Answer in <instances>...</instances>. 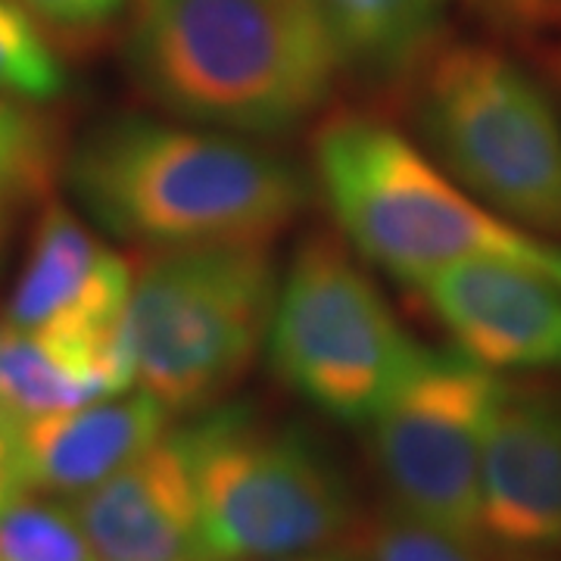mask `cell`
Listing matches in <instances>:
<instances>
[{
    "instance_id": "cell-12",
    "label": "cell",
    "mask_w": 561,
    "mask_h": 561,
    "mask_svg": "<svg viewBox=\"0 0 561 561\" xmlns=\"http://www.w3.org/2000/svg\"><path fill=\"white\" fill-rule=\"evenodd\" d=\"M98 561H206L191 459L162 434L106 481L69 500Z\"/></svg>"
},
{
    "instance_id": "cell-24",
    "label": "cell",
    "mask_w": 561,
    "mask_h": 561,
    "mask_svg": "<svg viewBox=\"0 0 561 561\" xmlns=\"http://www.w3.org/2000/svg\"><path fill=\"white\" fill-rule=\"evenodd\" d=\"M7 203H0V241H3V231H7Z\"/></svg>"
},
{
    "instance_id": "cell-18",
    "label": "cell",
    "mask_w": 561,
    "mask_h": 561,
    "mask_svg": "<svg viewBox=\"0 0 561 561\" xmlns=\"http://www.w3.org/2000/svg\"><path fill=\"white\" fill-rule=\"evenodd\" d=\"M66 91V69L20 0H0V94L13 101H54Z\"/></svg>"
},
{
    "instance_id": "cell-15",
    "label": "cell",
    "mask_w": 561,
    "mask_h": 561,
    "mask_svg": "<svg viewBox=\"0 0 561 561\" xmlns=\"http://www.w3.org/2000/svg\"><path fill=\"white\" fill-rule=\"evenodd\" d=\"M343 69L378 81L415 76L443 44L446 0H316Z\"/></svg>"
},
{
    "instance_id": "cell-6",
    "label": "cell",
    "mask_w": 561,
    "mask_h": 561,
    "mask_svg": "<svg viewBox=\"0 0 561 561\" xmlns=\"http://www.w3.org/2000/svg\"><path fill=\"white\" fill-rule=\"evenodd\" d=\"M179 437L191 459L206 561L331 549L356 522L343 465L302 424L213 405Z\"/></svg>"
},
{
    "instance_id": "cell-22",
    "label": "cell",
    "mask_w": 561,
    "mask_h": 561,
    "mask_svg": "<svg viewBox=\"0 0 561 561\" xmlns=\"http://www.w3.org/2000/svg\"><path fill=\"white\" fill-rule=\"evenodd\" d=\"M16 493H25L16 478V461H13V421L0 415V505L10 502Z\"/></svg>"
},
{
    "instance_id": "cell-1",
    "label": "cell",
    "mask_w": 561,
    "mask_h": 561,
    "mask_svg": "<svg viewBox=\"0 0 561 561\" xmlns=\"http://www.w3.org/2000/svg\"><path fill=\"white\" fill-rule=\"evenodd\" d=\"M125 69L165 116L265 140L319 116L343 60L316 0H135Z\"/></svg>"
},
{
    "instance_id": "cell-5",
    "label": "cell",
    "mask_w": 561,
    "mask_h": 561,
    "mask_svg": "<svg viewBox=\"0 0 561 561\" xmlns=\"http://www.w3.org/2000/svg\"><path fill=\"white\" fill-rule=\"evenodd\" d=\"M421 147L502 219L561 241V113L490 44H440L415 72Z\"/></svg>"
},
{
    "instance_id": "cell-2",
    "label": "cell",
    "mask_w": 561,
    "mask_h": 561,
    "mask_svg": "<svg viewBox=\"0 0 561 561\" xmlns=\"http://www.w3.org/2000/svg\"><path fill=\"white\" fill-rule=\"evenodd\" d=\"M66 179L94 225L147 250L272 243L309 206V179L260 140L147 113L94 125Z\"/></svg>"
},
{
    "instance_id": "cell-20",
    "label": "cell",
    "mask_w": 561,
    "mask_h": 561,
    "mask_svg": "<svg viewBox=\"0 0 561 561\" xmlns=\"http://www.w3.org/2000/svg\"><path fill=\"white\" fill-rule=\"evenodd\" d=\"M38 22L62 32H94L122 16L135 0H20Z\"/></svg>"
},
{
    "instance_id": "cell-19",
    "label": "cell",
    "mask_w": 561,
    "mask_h": 561,
    "mask_svg": "<svg viewBox=\"0 0 561 561\" xmlns=\"http://www.w3.org/2000/svg\"><path fill=\"white\" fill-rule=\"evenodd\" d=\"M365 561H486L483 546L443 534L397 508L381 512L365 534Z\"/></svg>"
},
{
    "instance_id": "cell-17",
    "label": "cell",
    "mask_w": 561,
    "mask_h": 561,
    "mask_svg": "<svg viewBox=\"0 0 561 561\" xmlns=\"http://www.w3.org/2000/svg\"><path fill=\"white\" fill-rule=\"evenodd\" d=\"M0 561H98L69 502L16 493L0 505Z\"/></svg>"
},
{
    "instance_id": "cell-13",
    "label": "cell",
    "mask_w": 561,
    "mask_h": 561,
    "mask_svg": "<svg viewBox=\"0 0 561 561\" xmlns=\"http://www.w3.org/2000/svg\"><path fill=\"white\" fill-rule=\"evenodd\" d=\"M172 415L144 390L13 421V461L25 493L79 496L169 431Z\"/></svg>"
},
{
    "instance_id": "cell-9",
    "label": "cell",
    "mask_w": 561,
    "mask_h": 561,
    "mask_svg": "<svg viewBox=\"0 0 561 561\" xmlns=\"http://www.w3.org/2000/svg\"><path fill=\"white\" fill-rule=\"evenodd\" d=\"M419 294L453 346L483 368L561 371V284L505 260H468L424 280Z\"/></svg>"
},
{
    "instance_id": "cell-10",
    "label": "cell",
    "mask_w": 561,
    "mask_h": 561,
    "mask_svg": "<svg viewBox=\"0 0 561 561\" xmlns=\"http://www.w3.org/2000/svg\"><path fill=\"white\" fill-rule=\"evenodd\" d=\"M483 540L508 552L561 549V390L502 387L481 468Z\"/></svg>"
},
{
    "instance_id": "cell-4",
    "label": "cell",
    "mask_w": 561,
    "mask_h": 561,
    "mask_svg": "<svg viewBox=\"0 0 561 561\" xmlns=\"http://www.w3.org/2000/svg\"><path fill=\"white\" fill-rule=\"evenodd\" d=\"M278 278L272 243L150 250L125 319L135 387L169 415L219 405L265 353Z\"/></svg>"
},
{
    "instance_id": "cell-7",
    "label": "cell",
    "mask_w": 561,
    "mask_h": 561,
    "mask_svg": "<svg viewBox=\"0 0 561 561\" xmlns=\"http://www.w3.org/2000/svg\"><path fill=\"white\" fill-rule=\"evenodd\" d=\"M353 247L309 234L280 272L265 356L278 381L343 424H368L424 356Z\"/></svg>"
},
{
    "instance_id": "cell-16",
    "label": "cell",
    "mask_w": 561,
    "mask_h": 561,
    "mask_svg": "<svg viewBox=\"0 0 561 561\" xmlns=\"http://www.w3.org/2000/svg\"><path fill=\"white\" fill-rule=\"evenodd\" d=\"M60 169L57 128L32 103L0 94V203L16 206L50 191Z\"/></svg>"
},
{
    "instance_id": "cell-3",
    "label": "cell",
    "mask_w": 561,
    "mask_h": 561,
    "mask_svg": "<svg viewBox=\"0 0 561 561\" xmlns=\"http://www.w3.org/2000/svg\"><path fill=\"white\" fill-rule=\"evenodd\" d=\"M312 172L341 238L362 262L419 290L468 260H505L561 284V241L502 219L400 128L365 113L319 125Z\"/></svg>"
},
{
    "instance_id": "cell-11",
    "label": "cell",
    "mask_w": 561,
    "mask_h": 561,
    "mask_svg": "<svg viewBox=\"0 0 561 561\" xmlns=\"http://www.w3.org/2000/svg\"><path fill=\"white\" fill-rule=\"evenodd\" d=\"M135 268L60 203H47L0 319L60 337H110L128 324Z\"/></svg>"
},
{
    "instance_id": "cell-21",
    "label": "cell",
    "mask_w": 561,
    "mask_h": 561,
    "mask_svg": "<svg viewBox=\"0 0 561 561\" xmlns=\"http://www.w3.org/2000/svg\"><path fill=\"white\" fill-rule=\"evenodd\" d=\"M493 22L515 32H534L561 20V0H474Z\"/></svg>"
},
{
    "instance_id": "cell-8",
    "label": "cell",
    "mask_w": 561,
    "mask_h": 561,
    "mask_svg": "<svg viewBox=\"0 0 561 561\" xmlns=\"http://www.w3.org/2000/svg\"><path fill=\"white\" fill-rule=\"evenodd\" d=\"M505 378L465 353L424 350L400 390L368 421V453L390 508L483 546L481 468Z\"/></svg>"
},
{
    "instance_id": "cell-23",
    "label": "cell",
    "mask_w": 561,
    "mask_h": 561,
    "mask_svg": "<svg viewBox=\"0 0 561 561\" xmlns=\"http://www.w3.org/2000/svg\"><path fill=\"white\" fill-rule=\"evenodd\" d=\"M231 561H359L346 549H316V552H300V556H278V559H231Z\"/></svg>"
},
{
    "instance_id": "cell-14",
    "label": "cell",
    "mask_w": 561,
    "mask_h": 561,
    "mask_svg": "<svg viewBox=\"0 0 561 561\" xmlns=\"http://www.w3.org/2000/svg\"><path fill=\"white\" fill-rule=\"evenodd\" d=\"M135 390L128 324L110 337H60L0 319V415L25 421Z\"/></svg>"
}]
</instances>
